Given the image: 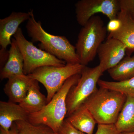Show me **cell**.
Listing matches in <instances>:
<instances>
[{
    "label": "cell",
    "instance_id": "obj_1",
    "mask_svg": "<svg viewBox=\"0 0 134 134\" xmlns=\"http://www.w3.org/2000/svg\"><path fill=\"white\" fill-rule=\"evenodd\" d=\"M26 25L28 36L34 42H40L41 47L50 54L66 63H80L75 47L64 36H55L47 32L41 22L35 19L33 10Z\"/></svg>",
    "mask_w": 134,
    "mask_h": 134
},
{
    "label": "cell",
    "instance_id": "obj_2",
    "mask_svg": "<svg viewBox=\"0 0 134 134\" xmlns=\"http://www.w3.org/2000/svg\"><path fill=\"white\" fill-rule=\"evenodd\" d=\"M126 98L119 92L100 87L82 105L90 112L98 125L115 124Z\"/></svg>",
    "mask_w": 134,
    "mask_h": 134
},
{
    "label": "cell",
    "instance_id": "obj_3",
    "mask_svg": "<svg viewBox=\"0 0 134 134\" xmlns=\"http://www.w3.org/2000/svg\"><path fill=\"white\" fill-rule=\"evenodd\" d=\"M81 74L68 79L49 103L38 112L29 114L28 121L34 125H44L58 133L67 113L66 98L71 88L77 82Z\"/></svg>",
    "mask_w": 134,
    "mask_h": 134
},
{
    "label": "cell",
    "instance_id": "obj_4",
    "mask_svg": "<svg viewBox=\"0 0 134 134\" xmlns=\"http://www.w3.org/2000/svg\"><path fill=\"white\" fill-rule=\"evenodd\" d=\"M107 30L99 16L95 15L80 30L75 48L80 63L86 66L95 59Z\"/></svg>",
    "mask_w": 134,
    "mask_h": 134
},
{
    "label": "cell",
    "instance_id": "obj_5",
    "mask_svg": "<svg viewBox=\"0 0 134 134\" xmlns=\"http://www.w3.org/2000/svg\"><path fill=\"white\" fill-rule=\"evenodd\" d=\"M85 66L80 63H66L63 67L45 66L37 69L27 75L44 86L47 92V104L65 82L73 76L81 74Z\"/></svg>",
    "mask_w": 134,
    "mask_h": 134
},
{
    "label": "cell",
    "instance_id": "obj_6",
    "mask_svg": "<svg viewBox=\"0 0 134 134\" xmlns=\"http://www.w3.org/2000/svg\"><path fill=\"white\" fill-rule=\"evenodd\" d=\"M104 72L99 66H85L78 82L72 86L67 96L66 118L80 108L98 90L97 85Z\"/></svg>",
    "mask_w": 134,
    "mask_h": 134
},
{
    "label": "cell",
    "instance_id": "obj_7",
    "mask_svg": "<svg viewBox=\"0 0 134 134\" xmlns=\"http://www.w3.org/2000/svg\"><path fill=\"white\" fill-rule=\"evenodd\" d=\"M24 59L25 75L31 74L37 69L45 66L63 67L66 62L44 50L37 48L25 38L21 28L14 36Z\"/></svg>",
    "mask_w": 134,
    "mask_h": 134
},
{
    "label": "cell",
    "instance_id": "obj_8",
    "mask_svg": "<svg viewBox=\"0 0 134 134\" xmlns=\"http://www.w3.org/2000/svg\"><path fill=\"white\" fill-rule=\"evenodd\" d=\"M75 7L77 21L82 26L96 14L101 13L111 20L117 18L120 11L119 0H80Z\"/></svg>",
    "mask_w": 134,
    "mask_h": 134
},
{
    "label": "cell",
    "instance_id": "obj_9",
    "mask_svg": "<svg viewBox=\"0 0 134 134\" xmlns=\"http://www.w3.org/2000/svg\"><path fill=\"white\" fill-rule=\"evenodd\" d=\"M127 50L126 46L119 40L108 38L100 45L97 51L100 67L103 72L111 68L123 59Z\"/></svg>",
    "mask_w": 134,
    "mask_h": 134
},
{
    "label": "cell",
    "instance_id": "obj_10",
    "mask_svg": "<svg viewBox=\"0 0 134 134\" xmlns=\"http://www.w3.org/2000/svg\"><path fill=\"white\" fill-rule=\"evenodd\" d=\"M30 11L28 12H12L9 16L0 19V45L1 49H7L12 43L11 37L19 28L20 24L29 19Z\"/></svg>",
    "mask_w": 134,
    "mask_h": 134
},
{
    "label": "cell",
    "instance_id": "obj_11",
    "mask_svg": "<svg viewBox=\"0 0 134 134\" xmlns=\"http://www.w3.org/2000/svg\"><path fill=\"white\" fill-rule=\"evenodd\" d=\"M32 81V79L25 75L15 76L8 79L3 90L9 101L21 103L26 97Z\"/></svg>",
    "mask_w": 134,
    "mask_h": 134
},
{
    "label": "cell",
    "instance_id": "obj_12",
    "mask_svg": "<svg viewBox=\"0 0 134 134\" xmlns=\"http://www.w3.org/2000/svg\"><path fill=\"white\" fill-rule=\"evenodd\" d=\"M25 75L24 72V59L14 38L9 51V57L7 62L1 70L0 77L2 80L12 77Z\"/></svg>",
    "mask_w": 134,
    "mask_h": 134
},
{
    "label": "cell",
    "instance_id": "obj_13",
    "mask_svg": "<svg viewBox=\"0 0 134 134\" xmlns=\"http://www.w3.org/2000/svg\"><path fill=\"white\" fill-rule=\"evenodd\" d=\"M117 18L121 23L120 29L114 32L109 33L108 38L119 40L126 45L127 50L134 51V19L127 12L120 10Z\"/></svg>",
    "mask_w": 134,
    "mask_h": 134
},
{
    "label": "cell",
    "instance_id": "obj_14",
    "mask_svg": "<svg viewBox=\"0 0 134 134\" xmlns=\"http://www.w3.org/2000/svg\"><path fill=\"white\" fill-rule=\"evenodd\" d=\"M29 115L19 104L0 101V127L5 131H9L15 121H28Z\"/></svg>",
    "mask_w": 134,
    "mask_h": 134
},
{
    "label": "cell",
    "instance_id": "obj_15",
    "mask_svg": "<svg viewBox=\"0 0 134 134\" xmlns=\"http://www.w3.org/2000/svg\"><path fill=\"white\" fill-rule=\"evenodd\" d=\"M47 104V97L40 91L38 82L32 79L26 97L19 104L29 115L41 111Z\"/></svg>",
    "mask_w": 134,
    "mask_h": 134
},
{
    "label": "cell",
    "instance_id": "obj_16",
    "mask_svg": "<svg viewBox=\"0 0 134 134\" xmlns=\"http://www.w3.org/2000/svg\"><path fill=\"white\" fill-rule=\"evenodd\" d=\"M66 119L76 129L87 134H93L97 123L90 112L83 105Z\"/></svg>",
    "mask_w": 134,
    "mask_h": 134
},
{
    "label": "cell",
    "instance_id": "obj_17",
    "mask_svg": "<svg viewBox=\"0 0 134 134\" xmlns=\"http://www.w3.org/2000/svg\"><path fill=\"white\" fill-rule=\"evenodd\" d=\"M115 125L119 132H134V97H127Z\"/></svg>",
    "mask_w": 134,
    "mask_h": 134
},
{
    "label": "cell",
    "instance_id": "obj_18",
    "mask_svg": "<svg viewBox=\"0 0 134 134\" xmlns=\"http://www.w3.org/2000/svg\"><path fill=\"white\" fill-rule=\"evenodd\" d=\"M116 82L126 81L134 77V55L123 58L118 64L107 70Z\"/></svg>",
    "mask_w": 134,
    "mask_h": 134
},
{
    "label": "cell",
    "instance_id": "obj_19",
    "mask_svg": "<svg viewBox=\"0 0 134 134\" xmlns=\"http://www.w3.org/2000/svg\"><path fill=\"white\" fill-rule=\"evenodd\" d=\"M98 85L99 87L119 92L127 97H134V77L121 82H111L99 80Z\"/></svg>",
    "mask_w": 134,
    "mask_h": 134
},
{
    "label": "cell",
    "instance_id": "obj_20",
    "mask_svg": "<svg viewBox=\"0 0 134 134\" xmlns=\"http://www.w3.org/2000/svg\"><path fill=\"white\" fill-rule=\"evenodd\" d=\"M15 123L17 134H59L45 125H34L28 121H17Z\"/></svg>",
    "mask_w": 134,
    "mask_h": 134
},
{
    "label": "cell",
    "instance_id": "obj_21",
    "mask_svg": "<svg viewBox=\"0 0 134 134\" xmlns=\"http://www.w3.org/2000/svg\"><path fill=\"white\" fill-rule=\"evenodd\" d=\"M58 133L59 134H85L76 129L68 121L66 118L60 128Z\"/></svg>",
    "mask_w": 134,
    "mask_h": 134
},
{
    "label": "cell",
    "instance_id": "obj_22",
    "mask_svg": "<svg viewBox=\"0 0 134 134\" xmlns=\"http://www.w3.org/2000/svg\"><path fill=\"white\" fill-rule=\"evenodd\" d=\"M120 10H124L134 19V0H119Z\"/></svg>",
    "mask_w": 134,
    "mask_h": 134
},
{
    "label": "cell",
    "instance_id": "obj_23",
    "mask_svg": "<svg viewBox=\"0 0 134 134\" xmlns=\"http://www.w3.org/2000/svg\"><path fill=\"white\" fill-rule=\"evenodd\" d=\"M115 124L98 125L97 132L95 134H119Z\"/></svg>",
    "mask_w": 134,
    "mask_h": 134
},
{
    "label": "cell",
    "instance_id": "obj_24",
    "mask_svg": "<svg viewBox=\"0 0 134 134\" xmlns=\"http://www.w3.org/2000/svg\"><path fill=\"white\" fill-rule=\"evenodd\" d=\"M121 25V23L119 19L117 18L109 20V23L107 26V31L109 32V33L116 31L120 29Z\"/></svg>",
    "mask_w": 134,
    "mask_h": 134
},
{
    "label": "cell",
    "instance_id": "obj_25",
    "mask_svg": "<svg viewBox=\"0 0 134 134\" xmlns=\"http://www.w3.org/2000/svg\"><path fill=\"white\" fill-rule=\"evenodd\" d=\"M0 134H17L16 126L15 122L13 123L12 127L9 131H5L0 127Z\"/></svg>",
    "mask_w": 134,
    "mask_h": 134
},
{
    "label": "cell",
    "instance_id": "obj_26",
    "mask_svg": "<svg viewBox=\"0 0 134 134\" xmlns=\"http://www.w3.org/2000/svg\"><path fill=\"white\" fill-rule=\"evenodd\" d=\"M119 134H134V132H120Z\"/></svg>",
    "mask_w": 134,
    "mask_h": 134
}]
</instances>
